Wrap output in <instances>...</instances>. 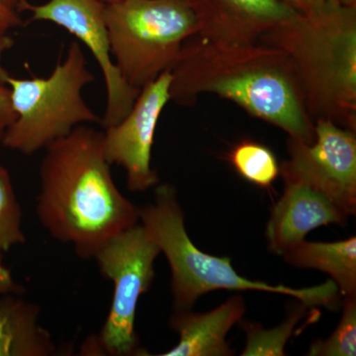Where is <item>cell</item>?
Segmentation results:
<instances>
[{"mask_svg": "<svg viewBox=\"0 0 356 356\" xmlns=\"http://www.w3.org/2000/svg\"><path fill=\"white\" fill-rule=\"evenodd\" d=\"M170 102L194 104L213 93L277 126L292 139L311 144L315 124L307 114L285 54L266 42L213 41L194 35L170 70Z\"/></svg>", "mask_w": 356, "mask_h": 356, "instance_id": "6da1fadb", "label": "cell"}, {"mask_svg": "<svg viewBox=\"0 0 356 356\" xmlns=\"http://www.w3.org/2000/svg\"><path fill=\"white\" fill-rule=\"evenodd\" d=\"M44 149L36 209L54 238L93 259L112 236L140 222V208L115 184L102 132L79 126Z\"/></svg>", "mask_w": 356, "mask_h": 356, "instance_id": "7a4b0ae2", "label": "cell"}, {"mask_svg": "<svg viewBox=\"0 0 356 356\" xmlns=\"http://www.w3.org/2000/svg\"><path fill=\"white\" fill-rule=\"evenodd\" d=\"M259 41L285 54L312 121L356 129V11L334 0L276 26Z\"/></svg>", "mask_w": 356, "mask_h": 356, "instance_id": "3957f363", "label": "cell"}, {"mask_svg": "<svg viewBox=\"0 0 356 356\" xmlns=\"http://www.w3.org/2000/svg\"><path fill=\"white\" fill-rule=\"evenodd\" d=\"M140 222L163 252L172 271L173 303L177 311L191 310L203 295L216 290L261 291L287 295L309 307L332 309L341 296L334 281L318 286L295 288L270 285L240 275L228 257L202 252L185 229L184 215L177 192L168 184L159 185L154 202L140 211Z\"/></svg>", "mask_w": 356, "mask_h": 356, "instance_id": "277c9868", "label": "cell"}, {"mask_svg": "<svg viewBox=\"0 0 356 356\" xmlns=\"http://www.w3.org/2000/svg\"><path fill=\"white\" fill-rule=\"evenodd\" d=\"M93 81L79 42L70 44L64 60H58L48 77L16 79L6 70L2 72L0 81L10 89L16 115L4 131L2 145L30 156L79 126L102 124L83 95L84 88Z\"/></svg>", "mask_w": 356, "mask_h": 356, "instance_id": "5b68a950", "label": "cell"}, {"mask_svg": "<svg viewBox=\"0 0 356 356\" xmlns=\"http://www.w3.org/2000/svg\"><path fill=\"white\" fill-rule=\"evenodd\" d=\"M104 17L114 64L138 91L172 70L198 32L189 0H119L105 4Z\"/></svg>", "mask_w": 356, "mask_h": 356, "instance_id": "8992f818", "label": "cell"}, {"mask_svg": "<svg viewBox=\"0 0 356 356\" xmlns=\"http://www.w3.org/2000/svg\"><path fill=\"white\" fill-rule=\"evenodd\" d=\"M161 250L140 222L112 236L96 252L103 276L113 283L108 316L100 332L89 337L83 355H144L135 330L140 297L153 284Z\"/></svg>", "mask_w": 356, "mask_h": 356, "instance_id": "52a82bcc", "label": "cell"}, {"mask_svg": "<svg viewBox=\"0 0 356 356\" xmlns=\"http://www.w3.org/2000/svg\"><path fill=\"white\" fill-rule=\"evenodd\" d=\"M289 159L280 166L282 177L305 182L331 199L348 216L356 212L355 131L330 120L315 122L311 144L289 138Z\"/></svg>", "mask_w": 356, "mask_h": 356, "instance_id": "ba28073f", "label": "cell"}, {"mask_svg": "<svg viewBox=\"0 0 356 356\" xmlns=\"http://www.w3.org/2000/svg\"><path fill=\"white\" fill-rule=\"evenodd\" d=\"M170 70L140 89L129 113L119 123L104 128L103 153L110 165L122 166L129 191L143 192L158 185L152 168V149L159 117L170 102Z\"/></svg>", "mask_w": 356, "mask_h": 356, "instance_id": "9c48e42d", "label": "cell"}, {"mask_svg": "<svg viewBox=\"0 0 356 356\" xmlns=\"http://www.w3.org/2000/svg\"><path fill=\"white\" fill-rule=\"evenodd\" d=\"M102 0H49L44 4L27 2L24 11L32 21H48L64 28L88 49L102 70L106 88L103 128L119 123L129 113L140 91L128 86L110 53L108 34Z\"/></svg>", "mask_w": 356, "mask_h": 356, "instance_id": "30bf717a", "label": "cell"}, {"mask_svg": "<svg viewBox=\"0 0 356 356\" xmlns=\"http://www.w3.org/2000/svg\"><path fill=\"white\" fill-rule=\"evenodd\" d=\"M197 18V36L213 41H259L298 11L281 0H189Z\"/></svg>", "mask_w": 356, "mask_h": 356, "instance_id": "8fae6325", "label": "cell"}, {"mask_svg": "<svg viewBox=\"0 0 356 356\" xmlns=\"http://www.w3.org/2000/svg\"><path fill=\"white\" fill-rule=\"evenodd\" d=\"M283 179L284 192L266 227L267 242L274 254L282 255L318 227L346 226L348 215L322 192L294 178Z\"/></svg>", "mask_w": 356, "mask_h": 356, "instance_id": "7c38bea8", "label": "cell"}, {"mask_svg": "<svg viewBox=\"0 0 356 356\" xmlns=\"http://www.w3.org/2000/svg\"><path fill=\"white\" fill-rule=\"evenodd\" d=\"M245 301L240 295L227 300L207 313L177 311L170 317V327L179 341L175 348L159 356H229L234 351L227 343L229 330L242 321Z\"/></svg>", "mask_w": 356, "mask_h": 356, "instance_id": "4fadbf2b", "label": "cell"}, {"mask_svg": "<svg viewBox=\"0 0 356 356\" xmlns=\"http://www.w3.org/2000/svg\"><path fill=\"white\" fill-rule=\"evenodd\" d=\"M0 295V356H49L56 346L39 325V309L17 296Z\"/></svg>", "mask_w": 356, "mask_h": 356, "instance_id": "5bb4252c", "label": "cell"}, {"mask_svg": "<svg viewBox=\"0 0 356 356\" xmlns=\"http://www.w3.org/2000/svg\"><path fill=\"white\" fill-rule=\"evenodd\" d=\"M298 268H313L329 274L343 297L356 296V238L334 243L303 242L282 254Z\"/></svg>", "mask_w": 356, "mask_h": 356, "instance_id": "9a60e30c", "label": "cell"}, {"mask_svg": "<svg viewBox=\"0 0 356 356\" xmlns=\"http://www.w3.org/2000/svg\"><path fill=\"white\" fill-rule=\"evenodd\" d=\"M297 305L288 314L282 324L271 330H264L257 323H242L247 334V343L243 356H283L285 346L294 334L300 320L303 318L308 305L297 300Z\"/></svg>", "mask_w": 356, "mask_h": 356, "instance_id": "2e32d148", "label": "cell"}, {"mask_svg": "<svg viewBox=\"0 0 356 356\" xmlns=\"http://www.w3.org/2000/svg\"><path fill=\"white\" fill-rule=\"evenodd\" d=\"M229 159L241 177L262 188L270 186L280 173L273 152L259 143L247 140L236 145Z\"/></svg>", "mask_w": 356, "mask_h": 356, "instance_id": "e0dca14e", "label": "cell"}, {"mask_svg": "<svg viewBox=\"0 0 356 356\" xmlns=\"http://www.w3.org/2000/svg\"><path fill=\"white\" fill-rule=\"evenodd\" d=\"M22 212L8 170L0 165V261L16 245L25 243Z\"/></svg>", "mask_w": 356, "mask_h": 356, "instance_id": "ac0fdd59", "label": "cell"}, {"mask_svg": "<svg viewBox=\"0 0 356 356\" xmlns=\"http://www.w3.org/2000/svg\"><path fill=\"white\" fill-rule=\"evenodd\" d=\"M310 356H355L356 296L344 297L343 312L339 325L327 339L312 343Z\"/></svg>", "mask_w": 356, "mask_h": 356, "instance_id": "d6986e66", "label": "cell"}, {"mask_svg": "<svg viewBox=\"0 0 356 356\" xmlns=\"http://www.w3.org/2000/svg\"><path fill=\"white\" fill-rule=\"evenodd\" d=\"M15 117L11 103L10 89L3 81H0V131H6Z\"/></svg>", "mask_w": 356, "mask_h": 356, "instance_id": "ffe728a7", "label": "cell"}, {"mask_svg": "<svg viewBox=\"0 0 356 356\" xmlns=\"http://www.w3.org/2000/svg\"><path fill=\"white\" fill-rule=\"evenodd\" d=\"M22 24L20 14L14 13L0 3V34H7L10 30L20 27Z\"/></svg>", "mask_w": 356, "mask_h": 356, "instance_id": "44dd1931", "label": "cell"}, {"mask_svg": "<svg viewBox=\"0 0 356 356\" xmlns=\"http://www.w3.org/2000/svg\"><path fill=\"white\" fill-rule=\"evenodd\" d=\"M22 291L19 285L16 284L10 270L0 261V295L6 293H19Z\"/></svg>", "mask_w": 356, "mask_h": 356, "instance_id": "7402d4cb", "label": "cell"}, {"mask_svg": "<svg viewBox=\"0 0 356 356\" xmlns=\"http://www.w3.org/2000/svg\"><path fill=\"white\" fill-rule=\"evenodd\" d=\"M327 0H289L288 3L294 7L300 13L312 10L317 7L323 6Z\"/></svg>", "mask_w": 356, "mask_h": 356, "instance_id": "603a6c76", "label": "cell"}, {"mask_svg": "<svg viewBox=\"0 0 356 356\" xmlns=\"http://www.w3.org/2000/svg\"><path fill=\"white\" fill-rule=\"evenodd\" d=\"M14 44V40L13 37L7 34H0V74L6 72V70L2 67L1 60L6 51L10 50Z\"/></svg>", "mask_w": 356, "mask_h": 356, "instance_id": "cb8c5ba5", "label": "cell"}, {"mask_svg": "<svg viewBox=\"0 0 356 356\" xmlns=\"http://www.w3.org/2000/svg\"><path fill=\"white\" fill-rule=\"evenodd\" d=\"M27 2L29 1L28 0H0V3L18 14L24 13V7Z\"/></svg>", "mask_w": 356, "mask_h": 356, "instance_id": "d4e9b609", "label": "cell"}, {"mask_svg": "<svg viewBox=\"0 0 356 356\" xmlns=\"http://www.w3.org/2000/svg\"><path fill=\"white\" fill-rule=\"evenodd\" d=\"M103 3L107 4V3H112V2H116L119 1V0H102Z\"/></svg>", "mask_w": 356, "mask_h": 356, "instance_id": "484cf974", "label": "cell"}, {"mask_svg": "<svg viewBox=\"0 0 356 356\" xmlns=\"http://www.w3.org/2000/svg\"><path fill=\"white\" fill-rule=\"evenodd\" d=\"M4 131H0V145H2V137H3Z\"/></svg>", "mask_w": 356, "mask_h": 356, "instance_id": "4316f807", "label": "cell"}]
</instances>
